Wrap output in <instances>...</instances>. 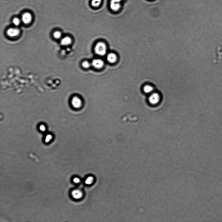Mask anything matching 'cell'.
<instances>
[{
    "mask_svg": "<svg viewBox=\"0 0 222 222\" xmlns=\"http://www.w3.org/2000/svg\"><path fill=\"white\" fill-rule=\"evenodd\" d=\"M72 105L76 109H79L83 105V101L78 96H74L71 100Z\"/></svg>",
    "mask_w": 222,
    "mask_h": 222,
    "instance_id": "cell-3",
    "label": "cell"
},
{
    "mask_svg": "<svg viewBox=\"0 0 222 222\" xmlns=\"http://www.w3.org/2000/svg\"><path fill=\"white\" fill-rule=\"evenodd\" d=\"M91 66L97 69H100L103 67L104 63L102 60L100 59H95L92 61Z\"/></svg>",
    "mask_w": 222,
    "mask_h": 222,
    "instance_id": "cell-4",
    "label": "cell"
},
{
    "mask_svg": "<svg viewBox=\"0 0 222 222\" xmlns=\"http://www.w3.org/2000/svg\"><path fill=\"white\" fill-rule=\"evenodd\" d=\"M72 195L75 199H81L83 196V193L81 190L76 189L72 192Z\"/></svg>",
    "mask_w": 222,
    "mask_h": 222,
    "instance_id": "cell-7",
    "label": "cell"
},
{
    "mask_svg": "<svg viewBox=\"0 0 222 222\" xmlns=\"http://www.w3.org/2000/svg\"><path fill=\"white\" fill-rule=\"evenodd\" d=\"M52 138V136L51 135H48L46 137L45 139V142L47 143H49L50 141L51 140Z\"/></svg>",
    "mask_w": 222,
    "mask_h": 222,
    "instance_id": "cell-17",
    "label": "cell"
},
{
    "mask_svg": "<svg viewBox=\"0 0 222 222\" xmlns=\"http://www.w3.org/2000/svg\"><path fill=\"white\" fill-rule=\"evenodd\" d=\"M161 97L158 92H154L149 94L148 98L149 103L152 105H157L160 102Z\"/></svg>",
    "mask_w": 222,
    "mask_h": 222,
    "instance_id": "cell-2",
    "label": "cell"
},
{
    "mask_svg": "<svg viewBox=\"0 0 222 222\" xmlns=\"http://www.w3.org/2000/svg\"><path fill=\"white\" fill-rule=\"evenodd\" d=\"M121 0H112L111 1L110 7L112 10H118L120 8V4L119 3Z\"/></svg>",
    "mask_w": 222,
    "mask_h": 222,
    "instance_id": "cell-9",
    "label": "cell"
},
{
    "mask_svg": "<svg viewBox=\"0 0 222 222\" xmlns=\"http://www.w3.org/2000/svg\"><path fill=\"white\" fill-rule=\"evenodd\" d=\"M73 182L75 184L79 183L80 182V179L78 177H74L73 179Z\"/></svg>",
    "mask_w": 222,
    "mask_h": 222,
    "instance_id": "cell-18",
    "label": "cell"
},
{
    "mask_svg": "<svg viewBox=\"0 0 222 222\" xmlns=\"http://www.w3.org/2000/svg\"><path fill=\"white\" fill-rule=\"evenodd\" d=\"M53 36L55 38L58 39L60 38L62 36V34L60 31H57L54 33Z\"/></svg>",
    "mask_w": 222,
    "mask_h": 222,
    "instance_id": "cell-15",
    "label": "cell"
},
{
    "mask_svg": "<svg viewBox=\"0 0 222 222\" xmlns=\"http://www.w3.org/2000/svg\"><path fill=\"white\" fill-rule=\"evenodd\" d=\"M72 42L71 39L68 36H66L62 39L61 41V43L62 45L67 46L70 45Z\"/></svg>",
    "mask_w": 222,
    "mask_h": 222,
    "instance_id": "cell-11",
    "label": "cell"
},
{
    "mask_svg": "<svg viewBox=\"0 0 222 222\" xmlns=\"http://www.w3.org/2000/svg\"><path fill=\"white\" fill-rule=\"evenodd\" d=\"M32 20V15L29 13L26 12L22 15V20L23 23L25 24H28L30 23Z\"/></svg>",
    "mask_w": 222,
    "mask_h": 222,
    "instance_id": "cell-6",
    "label": "cell"
},
{
    "mask_svg": "<svg viewBox=\"0 0 222 222\" xmlns=\"http://www.w3.org/2000/svg\"><path fill=\"white\" fill-rule=\"evenodd\" d=\"M107 59L110 63H114L117 61V56L115 53H111L107 55Z\"/></svg>",
    "mask_w": 222,
    "mask_h": 222,
    "instance_id": "cell-10",
    "label": "cell"
},
{
    "mask_svg": "<svg viewBox=\"0 0 222 222\" xmlns=\"http://www.w3.org/2000/svg\"><path fill=\"white\" fill-rule=\"evenodd\" d=\"M91 66V63L87 61H85L82 64V66L85 68H88Z\"/></svg>",
    "mask_w": 222,
    "mask_h": 222,
    "instance_id": "cell-14",
    "label": "cell"
},
{
    "mask_svg": "<svg viewBox=\"0 0 222 222\" xmlns=\"http://www.w3.org/2000/svg\"><path fill=\"white\" fill-rule=\"evenodd\" d=\"M94 51L95 53L98 55H105L107 51L106 45L102 42H98L95 46Z\"/></svg>",
    "mask_w": 222,
    "mask_h": 222,
    "instance_id": "cell-1",
    "label": "cell"
},
{
    "mask_svg": "<svg viewBox=\"0 0 222 222\" xmlns=\"http://www.w3.org/2000/svg\"><path fill=\"white\" fill-rule=\"evenodd\" d=\"M40 130L42 131H45L46 130V128L45 126L44 125H41L40 126Z\"/></svg>",
    "mask_w": 222,
    "mask_h": 222,
    "instance_id": "cell-19",
    "label": "cell"
},
{
    "mask_svg": "<svg viewBox=\"0 0 222 222\" xmlns=\"http://www.w3.org/2000/svg\"><path fill=\"white\" fill-rule=\"evenodd\" d=\"M13 23L16 26H19L20 23V20L18 18H14L13 20Z\"/></svg>",
    "mask_w": 222,
    "mask_h": 222,
    "instance_id": "cell-16",
    "label": "cell"
},
{
    "mask_svg": "<svg viewBox=\"0 0 222 222\" xmlns=\"http://www.w3.org/2000/svg\"><path fill=\"white\" fill-rule=\"evenodd\" d=\"M94 181V179L92 176H89L85 180V183L87 185H90L93 183Z\"/></svg>",
    "mask_w": 222,
    "mask_h": 222,
    "instance_id": "cell-13",
    "label": "cell"
},
{
    "mask_svg": "<svg viewBox=\"0 0 222 222\" xmlns=\"http://www.w3.org/2000/svg\"><path fill=\"white\" fill-rule=\"evenodd\" d=\"M102 0H92L91 5L94 8H98L101 5Z\"/></svg>",
    "mask_w": 222,
    "mask_h": 222,
    "instance_id": "cell-12",
    "label": "cell"
},
{
    "mask_svg": "<svg viewBox=\"0 0 222 222\" xmlns=\"http://www.w3.org/2000/svg\"><path fill=\"white\" fill-rule=\"evenodd\" d=\"M20 33L19 30L16 28L9 29L7 32V34L10 37H14L18 36Z\"/></svg>",
    "mask_w": 222,
    "mask_h": 222,
    "instance_id": "cell-5",
    "label": "cell"
},
{
    "mask_svg": "<svg viewBox=\"0 0 222 222\" xmlns=\"http://www.w3.org/2000/svg\"><path fill=\"white\" fill-rule=\"evenodd\" d=\"M143 90L144 93L150 94L154 92V87L151 85L146 84L143 86Z\"/></svg>",
    "mask_w": 222,
    "mask_h": 222,
    "instance_id": "cell-8",
    "label": "cell"
}]
</instances>
